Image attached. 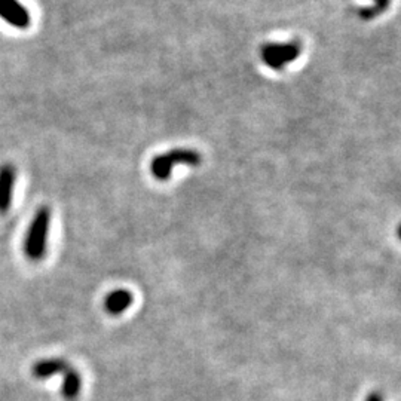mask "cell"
Wrapping results in <instances>:
<instances>
[{
	"instance_id": "1",
	"label": "cell",
	"mask_w": 401,
	"mask_h": 401,
	"mask_svg": "<svg viewBox=\"0 0 401 401\" xmlns=\"http://www.w3.org/2000/svg\"><path fill=\"white\" fill-rule=\"evenodd\" d=\"M50 226H51V209L48 207H42L41 209H37V213L34 214L24 241V253L30 260L39 262L45 257L48 248V235H50Z\"/></svg>"
},
{
	"instance_id": "2",
	"label": "cell",
	"mask_w": 401,
	"mask_h": 401,
	"mask_svg": "<svg viewBox=\"0 0 401 401\" xmlns=\"http://www.w3.org/2000/svg\"><path fill=\"white\" fill-rule=\"evenodd\" d=\"M200 164V155L194 149H174L164 155H158L152 161L150 171L158 180L165 181L169 178L176 165L196 167Z\"/></svg>"
},
{
	"instance_id": "3",
	"label": "cell",
	"mask_w": 401,
	"mask_h": 401,
	"mask_svg": "<svg viewBox=\"0 0 401 401\" xmlns=\"http://www.w3.org/2000/svg\"><path fill=\"white\" fill-rule=\"evenodd\" d=\"M302 52V45L299 41L284 42V43H267L262 48L263 63L274 70H281L291 61L298 60Z\"/></svg>"
},
{
	"instance_id": "4",
	"label": "cell",
	"mask_w": 401,
	"mask_h": 401,
	"mask_svg": "<svg viewBox=\"0 0 401 401\" xmlns=\"http://www.w3.org/2000/svg\"><path fill=\"white\" fill-rule=\"evenodd\" d=\"M0 18L15 28H27L32 23L30 12L20 0H0Z\"/></svg>"
},
{
	"instance_id": "5",
	"label": "cell",
	"mask_w": 401,
	"mask_h": 401,
	"mask_svg": "<svg viewBox=\"0 0 401 401\" xmlns=\"http://www.w3.org/2000/svg\"><path fill=\"white\" fill-rule=\"evenodd\" d=\"M17 181V169L14 165L0 167V214L11 209L14 199V189Z\"/></svg>"
},
{
	"instance_id": "6",
	"label": "cell",
	"mask_w": 401,
	"mask_h": 401,
	"mask_svg": "<svg viewBox=\"0 0 401 401\" xmlns=\"http://www.w3.org/2000/svg\"><path fill=\"white\" fill-rule=\"evenodd\" d=\"M69 367H70L69 362L63 358L41 360L32 367V375L36 379H50L55 375H63Z\"/></svg>"
},
{
	"instance_id": "7",
	"label": "cell",
	"mask_w": 401,
	"mask_h": 401,
	"mask_svg": "<svg viewBox=\"0 0 401 401\" xmlns=\"http://www.w3.org/2000/svg\"><path fill=\"white\" fill-rule=\"evenodd\" d=\"M134 300V296L128 290H114L112 291L106 300H104V308L110 315H121L123 311H127Z\"/></svg>"
},
{
	"instance_id": "8",
	"label": "cell",
	"mask_w": 401,
	"mask_h": 401,
	"mask_svg": "<svg viewBox=\"0 0 401 401\" xmlns=\"http://www.w3.org/2000/svg\"><path fill=\"white\" fill-rule=\"evenodd\" d=\"M64 380H63V388L61 394L65 401H76L81 394L82 389V376L76 369L72 366L64 371Z\"/></svg>"
},
{
	"instance_id": "9",
	"label": "cell",
	"mask_w": 401,
	"mask_h": 401,
	"mask_svg": "<svg viewBox=\"0 0 401 401\" xmlns=\"http://www.w3.org/2000/svg\"><path fill=\"white\" fill-rule=\"evenodd\" d=\"M391 0H373V5L367 6L360 11V17L362 20H371V18L379 17L382 12H385L389 6Z\"/></svg>"
},
{
	"instance_id": "10",
	"label": "cell",
	"mask_w": 401,
	"mask_h": 401,
	"mask_svg": "<svg viewBox=\"0 0 401 401\" xmlns=\"http://www.w3.org/2000/svg\"><path fill=\"white\" fill-rule=\"evenodd\" d=\"M366 401H384V395H382L380 393H378V391H375V393L369 394Z\"/></svg>"
}]
</instances>
